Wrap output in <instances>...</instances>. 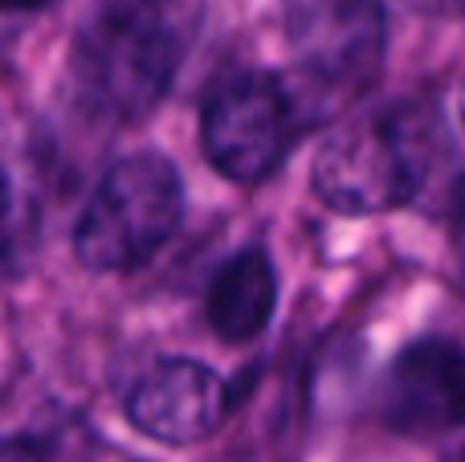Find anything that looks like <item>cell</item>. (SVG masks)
Segmentation results:
<instances>
[{
  "label": "cell",
  "mask_w": 465,
  "mask_h": 462,
  "mask_svg": "<svg viewBox=\"0 0 465 462\" xmlns=\"http://www.w3.org/2000/svg\"><path fill=\"white\" fill-rule=\"evenodd\" d=\"M461 119H465V82H461Z\"/></svg>",
  "instance_id": "5bb4252c"
},
{
  "label": "cell",
  "mask_w": 465,
  "mask_h": 462,
  "mask_svg": "<svg viewBox=\"0 0 465 462\" xmlns=\"http://www.w3.org/2000/svg\"><path fill=\"white\" fill-rule=\"evenodd\" d=\"M458 254H461V266H465V185L458 196Z\"/></svg>",
  "instance_id": "7c38bea8"
},
{
  "label": "cell",
  "mask_w": 465,
  "mask_h": 462,
  "mask_svg": "<svg viewBox=\"0 0 465 462\" xmlns=\"http://www.w3.org/2000/svg\"><path fill=\"white\" fill-rule=\"evenodd\" d=\"M229 385L201 360H160L135 381L127 417L139 434L168 447H193L221 430L229 417Z\"/></svg>",
  "instance_id": "8992f818"
},
{
  "label": "cell",
  "mask_w": 465,
  "mask_h": 462,
  "mask_svg": "<svg viewBox=\"0 0 465 462\" xmlns=\"http://www.w3.org/2000/svg\"><path fill=\"white\" fill-rule=\"evenodd\" d=\"M278 307V275L265 250H241L209 286V324L225 344H249L265 332Z\"/></svg>",
  "instance_id": "ba28073f"
},
{
  "label": "cell",
  "mask_w": 465,
  "mask_h": 462,
  "mask_svg": "<svg viewBox=\"0 0 465 462\" xmlns=\"http://www.w3.org/2000/svg\"><path fill=\"white\" fill-rule=\"evenodd\" d=\"M384 417L401 434H450L465 426V348L445 336L412 340L388 368Z\"/></svg>",
  "instance_id": "52a82bcc"
},
{
  "label": "cell",
  "mask_w": 465,
  "mask_h": 462,
  "mask_svg": "<svg viewBox=\"0 0 465 462\" xmlns=\"http://www.w3.org/2000/svg\"><path fill=\"white\" fill-rule=\"evenodd\" d=\"M8 201H13V188H8V176H5V168H0V217L8 213Z\"/></svg>",
  "instance_id": "4fadbf2b"
},
{
  "label": "cell",
  "mask_w": 465,
  "mask_h": 462,
  "mask_svg": "<svg viewBox=\"0 0 465 462\" xmlns=\"http://www.w3.org/2000/svg\"><path fill=\"white\" fill-rule=\"evenodd\" d=\"M298 70L331 98L360 95L384 62V0H282Z\"/></svg>",
  "instance_id": "5b68a950"
},
{
  "label": "cell",
  "mask_w": 465,
  "mask_h": 462,
  "mask_svg": "<svg viewBox=\"0 0 465 462\" xmlns=\"http://www.w3.org/2000/svg\"><path fill=\"white\" fill-rule=\"evenodd\" d=\"M184 37L168 0H98L78 33V78L98 111L143 119L168 95Z\"/></svg>",
  "instance_id": "7a4b0ae2"
},
{
  "label": "cell",
  "mask_w": 465,
  "mask_h": 462,
  "mask_svg": "<svg viewBox=\"0 0 465 462\" xmlns=\"http://www.w3.org/2000/svg\"><path fill=\"white\" fill-rule=\"evenodd\" d=\"M425 13H465V0H412Z\"/></svg>",
  "instance_id": "30bf717a"
},
{
  "label": "cell",
  "mask_w": 465,
  "mask_h": 462,
  "mask_svg": "<svg viewBox=\"0 0 465 462\" xmlns=\"http://www.w3.org/2000/svg\"><path fill=\"white\" fill-rule=\"evenodd\" d=\"M184 217V185L168 156H123L98 180L74 226V254L90 270H139L172 242Z\"/></svg>",
  "instance_id": "3957f363"
},
{
  "label": "cell",
  "mask_w": 465,
  "mask_h": 462,
  "mask_svg": "<svg viewBox=\"0 0 465 462\" xmlns=\"http://www.w3.org/2000/svg\"><path fill=\"white\" fill-rule=\"evenodd\" d=\"M441 119L425 103H396L347 123L314 156V193L343 217H371L409 205L433 164Z\"/></svg>",
  "instance_id": "6da1fadb"
},
{
  "label": "cell",
  "mask_w": 465,
  "mask_h": 462,
  "mask_svg": "<svg viewBox=\"0 0 465 462\" xmlns=\"http://www.w3.org/2000/svg\"><path fill=\"white\" fill-rule=\"evenodd\" d=\"M0 462H41V458L21 442H0Z\"/></svg>",
  "instance_id": "9c48e42d"
},
{
  "label": "cell",
  "mask_w": 465,
  "mask_h": 462,
  "mask_svg": "<svg viewBox=\"0 0 465 462\" xmlns=\"http://www.w3.org/2000/svg\"><path fill=\"white\" fill-rule=\"evenodd\" d=\"M54 0H0L5 13H37V8H49Z\"/></svg>",
  "instance_id": "8fae6325"
},
{
  "label": "cell",
  "mask_w": 465,
  "mask_h": 462,
  "mask_svg": "<svg viewBox=\"0 0 465 462\" xmlns=\"http://www.w3.org/2000/svg\"><path fill=\"white\" fill-rule=\"evenodd\" d=\"M302 127L294 95L273 74H232L209 95L201 115V144L209 164L237 185L265 180Z\"/></svg>",
  "instance_id": "277c9868"
}]
</instances>
